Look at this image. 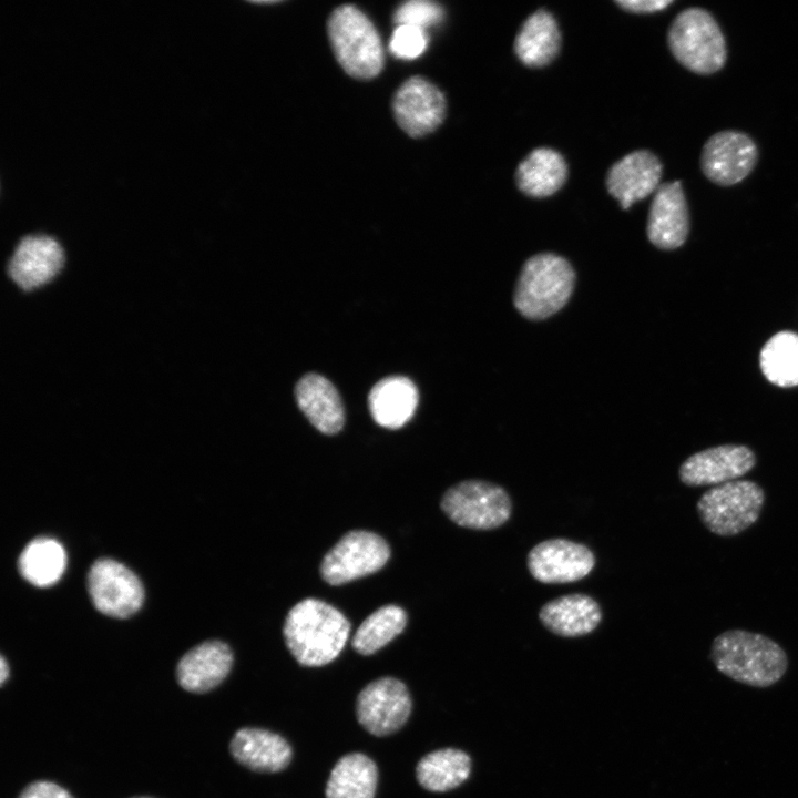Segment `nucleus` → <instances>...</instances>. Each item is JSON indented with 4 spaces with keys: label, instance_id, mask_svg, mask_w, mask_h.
<instances>
[{
    "label": "nucleus",
    "instance_id": "nucleus-14",
    "mask_svg": "<svg viewBox=\"0 0 798 798\" xmlns=\"http://www.w3.org/2000/svg\"><path fill=\"white\" fill-rule=\"evenodd\" d=\"M392 109L398 125L408 135L420 137L442 123L447 102L433 83L422 76H412L397 90Z\"/></svg>",
    "mask_w": 798,
    "mask_h": 798
},
{
    "label": "nucleus",
    "instance_id": "nucleus-30",
    "mask_svg": "<svg viewBox=\"0 0 798 798\" xmlns=\"http://www.w3.org/2000/svg\"><path fill=\"white\" fill-rule=\"evenodd\" d=\"M444 17L443 8L432 1L413 0L401 4L395 13L398 25H411L426 30L438 24Z\"/></svg>",
    "mask_w": 798,
    "mask_h": 798
},
{
    "label": "nucleus",
    "instance_id": "nucleus-2",
    "mask_svg": "<svg viewBox=\"0 0 798 798\" xmlns=\"http://www.w3.org/2000/svg\"><path fill=\"white\" fill-rule=\"evenodd\" d=\"M709 658L723 675L751 687L765 688L782 678L788 667L785 649L770 637L746 630L717 635Z\"/></svg>",
    "mask_w": 798,
    "mask_h": 798
},
{
    "label": "nucleus",
    "instance_id": "nucleus-5",
    "mask_svg": "<svg viewBox=\"0 0 798 798\" xmlns=\"http://www.w3.org/2000/svg\"><path fill=\"white\" fill-rule=\"evenodd\" d=\"M328 34L336 59L350 76L368 80L380 73L383 66L380 37L357 7L336 8L328 20Z\"/></svg>",
    "mask_w": 798,
    "mask_h": 798
},
{
    "label": "nucleus",
    "instance_id": "nucleus-33",
    "mask_svg": "<svg viewBox=\"0 0 798 798\" xmlns=\"http://www.w3.org/2000/svg\"><path fill=\"white\" fill-rule=\"evenodd\" d=\"M615 3L624 11L632 13H654L666 9L672 0H616Z\"/></svg>",
    "mask_w": 798,
    "mask_h": 798
},
{
    "label": "nucleus",
    "instance_id": "nucleus-3",
    "mask_svg": "<svg viewBox=\"0 0 798 798\" xmlns=\"http://www.w3.org/2000/svg\"><path fill=\"white\" fill-rule=\"evenodd\" d=\"M574 283L575 273L564 257L553 253L534 255L522 266L513 304L528 319H545L567 303Z\"/></svg>",
    "mask_w": 798,
    "mask_h": 798
},
{
    "label": "nucleus",
    "instance_id": "nucleus-16",
    "mask_svg": "<svg viewBox=\"0 0 798 798\" xmlns=\"http://www.w3.org/2000/svg\"><path fill=\"white\" fill-rule=\"evenodd\" d=\"M663 165L648 150H636L615 162L606 175L608 193L623 209L655 193L661 185Z\"/></svg>",
    "mask_w": 798,
    "mask_h": 798
},
{
    "label": "nucleus",
    "instance_id": "nucleus-6",
    "mask_svg": "<svg viewBox=\"0 0 798 798\" xmlns=\"http://www.w3.org/2000/svg\"><path fill=\"white\" fill-rule=\"evenodd\" d=\"M765 491L750 480H735L705 491L696 510L705 528L719 536L737 535L759 519Z\"/></svg>",
    "mask_w": 798,
    "mask_h": 798
},
{
    "label": "nucleus",
    "instance_id": "nucleus-11",
    "mask_svg": "<svg viewBox=\"0 0 798 798\" xmlns=\"http://www.w3.org/2000/svg\"><path fill=\"white\" fill-rule=\"evenodd\" d=\"M410 710L409 692L402 682L393 677L369 683L357 697L358 722L375 736L397 732L407 722Z\"/></svg>",
    "mask_w": 798,
    "mask_h": 798
},
{
    "label": "nucleus",
    "instance_id": "nucleus-24",
    "mask_svg": "<svg viewBox=\"0 0 798 798\" xmlns=\"http://www.w3.org/2000/svg\"><path fill=\"white\" fill-rule=\"evenodd\" d=\"M567 174V164L561 153L550 147H538L518 165L515 182L525 195L543 198L556 193L566 182Z\"/></svg>",
    "mask_w": 798,
    "mask_h": 798
},
{
    "label": "nucleus",
    "instance_id": "nucleus-17",
    "mask_svg": "<svg viewBox=\"0 0 798 798\" xmlns=\"http://www.w3.org/2000/svg\"><path fill=\"white\" fill-rule=\"evenodd\" d=\"M63 265L60 244L48 235H27L16 246L8 264L10 278L23 290L50 282Z\"/></svg>",
    "mask_w": 798,
    "mask_h": 798
},
{
    "label": "nucleus",
    "instance_id": "nucleus-4",
    "mask_svg": "<svg viewBox=\"0 0 798 798\" xmlns=\"http://www.w3.org/2000/svg\"><path fill=\"white\" fill-rule=\"evenodd\" d=\"M667 43L673 57L687 70L709 75L722 70L727 50L715 18L698 7L681 11L672 21Z\"/></svg>",
    "mask_w": 798,
    "mask_h": 798
},
{
    "label": "nucleus",
    "instance_id": "nucleus-13",
    "mask_svg": "<svg viewBox=\"0 0 798 798\" xmlns=\"http://www.w3.org/2000/svg\"><path fill=\"white\" fill-rule=\"evenodd\" d=\"M526 563L531 575L539 582L562 584L587 576L595 565V557L584 544L567 539H550L530 550Z\"/></svg>",
    "mask_w": 798,
    "mask_h": 798
},
{
    "label": "nucleus",
    "instance_id": "nucleus-15",
    "mask_svg": "<svg viewBox=\"0 0 798 798\" xmlns=\"http://www.w3.org/2000/svg\"><path fill=\"white\" fill-rule=\"evenodd\" d=\"M688 232L689 211L681 181L661 184L647 217L649 242L659 249H676L685 243Z\"/></svg>",
    "mask_w": 798,
    "mask_h": 798
},
{
    "label": "nucleus",
    "instance_id": "nucleus-9",
    "mask_svg": "<svg viewBox=\"0 0 798 798\" xmlns=\"http://www.w3.org/2000/svg\"><path fill=\"white\" fill-rule=\"evenodd\" d=\"M88 590L95 608L116 618L130 617L144 601V589L136 574L112 559H100L91 565Z\"/></svg>",
    "mask_w": 798,
    "mask_h": 798
},
{
    "label": "nucleus",
    "instance_id": "nucleus-25",
    "mask_svg": "<svg viewBox=\"0 0 798 798\" xmlns=\"http://www.w3.org/2000/svg\"><path fill=\"white\" fill-rule=\"evenodd\" d=\"M470 773V756L456 748L429 753L420 759L416 768L418 782L433 792H444L459 787L469 778Z\"/></svg>",
    "mask_w": 798,
    "mask_h": 798
},
{
    "label": "nucleus",
    "instance_id": "nucleus-1",
    "mask_svg": "<svg viewBox=\"0 0 798 798\" xmlns=\"http://www.w3.org/2000/svg\"><path fill=\"white\" fill-rule=\"evenodd\" d=\"M350 623L332 605L318 600L305 598L288 612L283 634L285 643L304 666H323L332 662L346 645Z\"/></svg>",
    "mask_w": 798,
    "mask_h": 798
},
{
    "label": "nucleus",
    "instance_id": "nucleus-29",
    "mask_svg": "<svg viewBox=\"0 0 798 798\" xmlns=\"http://www.w3.org/2000/svg\"><path fill=\"white\" fill-rule=\"evenodd\" d=\"M407 624V614L398 605L388 604L367 616L357 628L351 645L361 655H370L399 635Z\"/></svg>",
    "mask_w": 798,
    "mask_h": 798
},
{
    "label": "nucleus",
    "instance_id": "nucleus-35",
    "mask_svg": "<svg viewBox=\"0 0 798 798\" xmlns=\"http://www.w3.org/2000/svg\"><path fill=\"white\" fill-rule=\"evenodd\" d=\"M132 798H153V797L140 796V797H132Z\"/></svg>",
    "mask_w": 798,
    "mask_h": 798
},
{
    "label": "nucleus",
    "instance_id": "nucleus-32",
    "mask_svg": "<svg viewBox=\"0 0 798 798\" xmlns=\"http://www.w3.org/2000/svg\"><path fill=\"white\" fill-rule=\"evenodd\" d=\"M18 798H73L71 794L55 782L38 780L29 784Z\"/></svg>",
    "mask_w": 798,
    "mask_h": 798
},
{
    "label": "nucleus",
    "instance_id": "nucleus-20",
    "mask_svg": "<svg viewBox=\"0 0 798 798\" xmlns=\"http://www.w3.org/2000/svg\"><path fill=\"white\" fill-rule=\"evenodd\" d=\"M229 749L237 763L259 773L283 770L291 759L289 744L282 736L262 728L238 729Z\"/></svg>",
    "mask_w": 798,
    "mask_h": 798
},
{
    "label": "nucleus",
    "instance_id": "nucleus-18",
    "mask_svg": "<svg viewBox=\"0 0 798 798\" xmlns=\"http://www.w3.org/2000/svg\"><path fill=\"white\" fill-rule=\"evenodd\" d=\"M233 664L229 646L221 641H207L190 649L176 666L180 686L191 693H207L228 675Z\"/></svg>",
    "mask_w": 798,
    "mask_h": 798
},
{
    "label": "nucleus",
    "instance_id": "nucleus-7",
    "mask_svg": "<svg viewBox=\"0 0 798 798\" xmlns=\"http://www.w3.org/2000/svg\"><path fill=\"white\" fill-rule=\"evenodd\" d=\"M440 507L457 525L472 530H493L511 516L512 502L500 485L483 480H464L450 487Z\"/></svg>",
    "mask_w": 798,
    "mask_h": 798
},
{
    "label": "nucleus",
    "instance_id": "nucleus-22",
    "mask_svg": "<svg viewBox=\"0 0 798 798\" xmlns=\"http://www.w3.org/2000/svg\"><path fill=\"white\" fill-rule=\"evenodd\" d=\"M418 400V389L409 378L390 376L371 388L368 406L372 419L379 426L398 429L412 418Z\"/></svg>",
    "mask_w": 798,
    "mask_h": 798
},
{
    "label": "nucleus",
    "instance_id": "nucleus-12",
    "mask_svg": "<svg viewBox=\"0 0 798 798\" xmlns=\"http://www.w3.org/2000/svg\"><path fill=\"white\" fill-rule=\"evenodd\" d=\"M756 466V454L744 444H720L698 451L679 467L678 475L687 487L719 485L735 481Z\"/></svg>",
    "mask_w": 798,
    "mask_h": 798
},
{
    "label": "nucleus",
    "instance_id": "nucleus-8",
    "mask_svg": "<svg viewBox=\"0 0 798 798\" xmlns=\"http://www.w3.org/2000/svg\"><path fill=\"white\" fill-rule=\"evenodd\" d=\"M389 556V545L380 535L349 531L325 554L320 574L327 583L340 585L379 571Z\"/></svg>",
    "mask_w": 798,
    "mask_h": 798
},
{
    "label": "nucleus",
    "instance_id": "nucleus-23",
    "mask_svg": "<svg viewBox=\"0 0 798 798\" xmlns=\"http://www.w3.org/2000/svg\"><path fill=\"white\" fill-rule=\"evenodd\" d=\"M561 43L562 37L555 18L549 11L540 9L523 22L513 49L524 65L542 68L557 57Z\"/></svg>",
    "mask_w": 798,
    "mask_h": 798
},
{
    "label": "nucleus",
    "instance_id": "nucleus-28",
    "mask_svg": "<svg viewBox=\"0 0 798 798\" xmlns=\"http://www.w3.org/2000/svg\"><path fill=\"white\" fill-rule=\"evenodd\" d=\"M759 365L769 382L798 386V334L785 330L771 336L760 350Z\"/></svg>",
    "mask_w": 798,
    "mask_h": 798
},
{
    "label": "nucleus",
    "instance_id": "nucleus-27",
    "mask_svg": "<svg viewBox=\"0 0 798 798\" xmlns=\"http://www.w3.org/2000/svg\"><path fill=\"white\" fill-rule=\"evenodd\" d=\"M66 566L63 546L50 538H37L23 549L18 567L31 584L45 587L57 583Z\"/></svg>",
    "mask_w": 798,
    "mask_h": 798
},
{
    "label": "nucleus",
    "instance_id": "nucleus-21",
    "mask_svg": "<svg viewBox=\"0 0 798 798\" xmlns=\"http://www.w3.org/2000/svg\"><path fill=\"white\" fill-rule=\"evenodd\" d=\"M541 623L563 637H577L593 632L602 620L598 603L591 596L573 593L545 603L540 612Z\"/></svg>",
    "mask_w": 798,
    "mask_h": 798
},
{
    "label": "nucleus",
    "instance_id": "nucleus-26",
    "mask_svg": "<svg viewBox=\"0 0 798 798\" xmlns=\"http://www.w3.org/2000/svg\"><path fill=\"white\" fill-rule=\"evenodd\" d=\"M378 779L375 763L364 754L341 757L332 768L326 798H374Z\"/></svg>",
    "mask_w": 798,
    "mask_h": 798
},
{
    "label": "nucleus",
    "instance_id": "nucleus-19",
    "mask_svg": "<svg viewBox=\"0 0 798 798\" xmlns=\"http://www.w3.org/2000/svg\"><path fill=\"white\" fill-rule=\"evenodd\" d=\"M299 409L309 422L325 434L339 432L345 423L341 398L334 385L324 376L309 372L295 387Z\"/></svg>",
    "mask_w": 798,
    "mask_h": 798
},
{
    "label": "nucleus",
    "instance_id": "nucleus-34",
    "mask_svg": "<svg viewBox=\"0 0 798 798\" xmlns=\"http://www.w3.org/2000/svg\"><path fill=\"white\" fill-rule=\"evenodd\" d=\"M9 677V666L3 656L0 658V683L3 685Z\"/></svg>",
    "mask_w": 798,
    "mask_h": 798
},
{
    "label": "nucleus",
    "instance_id": "nucleus-10",
    "mask_svg": "<svg viewBox=\"0 0 798 798\" xmlns=\"http://www.w3.org/2000/svg\"><path fill=\"white\" fill-rule=\"evenodd\" d=\"M757 160V145L748 134L724 130L705 142L699 163L707 180L720 186H732L751 173Z\"/></svg>",
    "mask_w": 798,
    "mask_h": 798
},
{
    "label": "nucleus",
    "instance_id": "nucleus-31",
    "mask_svg": "<svg viewBox=\"0 0 798 798\" xmlns=\"http://www.w3.org/2000/svg\"><path fill=\"white\" fill-rule=\"evenodd\" d=\"M427 43L426 30L411 25H398L392 33L389 49L399 59L412 60L424 52Z\"/></svg>",
    "mask_w": 798,
    "mask_h": 798
}]
</instances>
